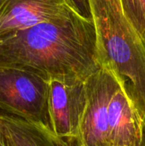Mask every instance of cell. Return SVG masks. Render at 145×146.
<instances>
[{"mask_svg": "<svg viewBox=\"0 0 145 146\" xmlns=\"http://www.w3.org/2000/svg\"><path fill=\"white\" fill-rule=\"evenodd\" d=\"M117 82L104 65L86 79V107L76 146H109V104Z\"/></svg>", "mask_w": 145, "mask_h": 146, "instance_id": "5b68a950", "label": "cell"}, {"mask_svg": "<svg viewBox=\"0 0 145 146\" xmlns=\"http://www.w3.org/2000/svg\"><path fill=\"white\" fill-rule=\"evenodd\" d=\"M50 79L36 72L0 66V115L33 123L50 133Z\"/></svg>", "mask_w": 145, "mask_h": 146, "instance_id": "3957f363", "label": "cell"}, {"mask_svg": "<svg viewBox=\"0 0 145 146\" xmlns=\"http://www.w3.org/2000/svg\"><path fill=\"white\" fill-rule=\"evenodd\" d=\"M1 1H2V0H0V2H1Z\"/></svg>", "mask_w": 145, "mask_h": 146, "instance_id": "4fadbf2b", "label": "cell"}, {"mask_svg": "<svg viewBox=\"0 0 145 146\" xmlns=\"http://www.w3.org/2000/svg\"><path fill=\"white\" fill-rule=\"evenodd\" d=\"M144 125L118 81L109 104V146H139Z\"/></svg>", "mask_w": 145, "mask_h": 146, "instance_id": "52a82bcc", "label": "cell"}, {"mask_svg": "<svg viewBox=\"0 0 145 146\" xmlns=\"http://www.w3.org/2000/svg\"><path fill=\"white\" fill-rule=\"evenodd\" d=\"M139 146H145V128L144 132V136H143V140H142V143Z\"/></svg>", "mask_w": 145, "mask_h": 146, "instance_id": "7c38bea8", "label": "cell"}, {"mask_svg": "<svg viewBox=\"0 0 145 146\" xmlns=\"http://www.w3.org/2000/svg\"><path fill=\"white\" fill-rule=\"evenodd\" d=\"M0 146H12L4 133L0 130Z\"/></svg>", "mask_w": 145, "mask_h": 146, "instance_id": "8fae6325", "label": "cell"}, {"mask_svg": "<svg viewBox=\"0 0 145 146\" xmlns=\"http://www.w3.org/2000/svg\"><path fill=\"white\" fill-rule=\"evenodd\" d=\"M70 5L82 16L87 19H92L89 0H68Z\"/></svg>", "mask_w": 145, "mask_h": 146, "instance_id": "30bf717a", "label": "cell"}, {"mask_svg": "<svg viewBox=\"0 0 145 146\" xmlns=\"http://www.w3.org/2000/svg\"><path fill=\"white\" fill-rule=\"evenodd\" d=\"M86 79H50L48 110L51 132L57 138L76 142L86 107Z\"/></svg>", "mask_w": 145, "mask_h": 146, "instance_id": "277c9868", "label": "cell"}, {"mask_svg": "<svg viewBox=\"0 0 145 146\" xmlns=\"http://www.w3.org/2000/svg\"><path fill=\"white\" fill-rule=\"evenodd\" d=\"M70 8L68 0H2L0 37L55 20Z\"/></svg>", "mask_w": 145, "mask_h": 146, "instance_id": "8992f818", "label": "cell"}, {"mask_svg": "<svg viewBox=\"0 0 145 146\" xmlns=\"http://www.w3.org/2000/svg\"><path fill=\"white\" fill-rule=\"evenodd\" d=\"M103 65L120 82L145 127V39L127 17L121 0H89Z\"/></svg>", "mask_w": 145, "mask_h": 146, "instance_id": "7a4b0ae2", "label": "cell"}, {"mask_svg": "<svg viewBox=\"0 0 145 146\" xmlns=\"http://www.w3.org/2000/svg\"><path fill=\"white\" fill-rule=\"evenodd\" d=\"M0 66L28 69L48 79H87L103 67L93 19L70 8L55 20L1 36Z\"/></svg>", "mask_w": 145, "mask_h": 146, "instance_id": "6da1fadb", "label": "cell"}, {"mask_svg": "<svg viewBox=\"0 0 145 146\" xmlns=\"http://www.w3.org/2000/svg\"><path fill=\"white\" fill-rule=\"evenodd\" d=\"M130 21L145 39V0H121Z\"/></svg>", "mask_w": 145, "mask_h": 146, "instance_id": "9c48e42d", "label": "cell"}, {"mask_svg": "<svg viewBox=\"0 0 145 146\" xmlns=\"http://www.w3.org/2000/svg\"><path fill=\"white\" fill-rule=\"evenodd\" d=\"M0 130L12 146H69L52 133L13 116L0 115Z\"/></svg>", "mask_w": 145, "mask_h": 146, "instance_id": "ba28073f", "label": "cell"}]
</instances>
